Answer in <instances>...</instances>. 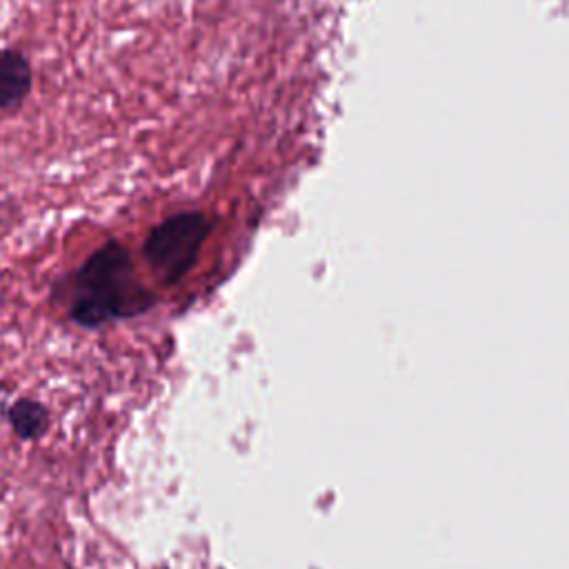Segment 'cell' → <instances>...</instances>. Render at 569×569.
<instances>
[{
    "label": "cell",
    "instance_id": "1",
    "mask_svg": "<svg viewBox=\"0 0 569 569\" xmlns=\"http://www.w3.org/2000/svg\"><path fill=\"white\" fill-rule=\"evenodd\" d=\"M64 284L69 298L67 313L84 329L140 316L156 305L151 291L136 280L131 253L118 238H109L93 249L67 276Z\"/></svg>",
    "mask_w": 569,
    "mask_h": 569
},
{
    "label": "cell",
    "instance_id": "2",
    "mask_svg": "<svg viewBox=\"0 0 569 569\" xmlns=\"http://www.w3.org/2000/svg\"><path fill=\"white\" fill-rule=\"evenodd\" d=\"M213 222L202 211H178L156 222L142 240V258L162 284L178 282L198 260Z\"/></svg>",
    "mask_w": 569,
    "mask_h": 569
},
{
    "label": "cell",
    "instance_id": "3",
    "mask_svg": "<svg viewBox=\"0 0 569 569\" xmlns=\"http://www.w3.org/2000/svg\"><path fill=\"white\" fill-rule=\"evenodd\" d=\"M33 91V64L18 47H0V111L20 109Z\"/></svg>",
    "mask_w": 569,
    "mask_h": 569
},
{
    "label": "cell",
    "instance_id": "4",
    "mask_svg": "<svg viewBox=\"0 0 569 569\" xmlns=\"http://www.w3.org/2000/svg\"><path fill=\"white\" fill-rule=\"evenodd\" d=\"M7 420L20 440H36L49 427V411L40 400L20 398L9 407Z\"/></svg>",
    "mask_w": 569,
    "mask_h": 569
}]
</instances>
